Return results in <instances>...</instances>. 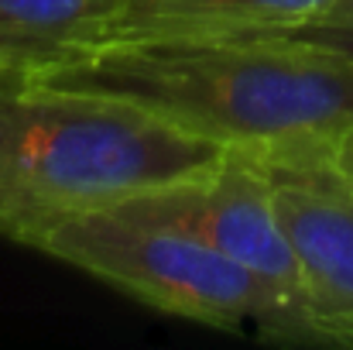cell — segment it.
Here are the masks:
<instances>
[{
	"label": "cell",
	"instance_id": "6da1fadb",
	"mask_svg": "<svg viewBox=\"0 0 353 350\" xmlns=\"http://www.w3.org/2000/svg\"><path fill=\"white\" fill-rule=\"evenodd\" d=\"M24 79L114 97L223 148L333 141L353 127V59L285 38H117Z\"/></svg>",
	"mask_w": 353,
	"mask_h": 350
},
{
	"label": "cell",
	"instance_id": "7a4b0ae2",
	"mask_svg": "<svg viewBox=\"0 0 353 350\" xmlns=\"http://www.w3.org/2000/svg\"><path fill=\"white\" fill-rule=\"evenodd\" d=\"M227 148L134 104L0 76V237L38 233L86 210L213 172Z\"/></svg>",
	"mask_w": 353,
	"mask_h": 350
},
{
	"label": "cell",
	"instance_id": "3957f363",
	"mask_svg": "<svg viewBox=\"0 0 353 350\" xmlns=\"http://www.w3.org/2000/svg\"><path fill=\"white\" fill-rule=\"evenodd\" d=\"M130 299L216 330H240L254 320L268 337L288 340L299 309L257 271L213 244L172 224L148 220L127 206L86 210L38 233L31 244Z\"/></svg>",
	"mask_w": 353,
	"mask_h": 350
},
{
	"label": "cell",
	"instance_id": "277c9868",
	"mask_svg": "<svg viewBox=\"0 0 353 350\" xmlns=\"http://www.w3.org/2000/svg\"><path fill=\"white\" fill-rule=\"evenodd\" d=\"M268 175L274 213L299 264L309 327L353 316V179L336 165L330 141H288L247 148Z\"/></svg>",
	"mask_w": 353,
	"mask_h": 350
},
{
	"label": "cell",
	"instance_id": "5b68a950",
	"mask_svg": "<svg viewBox=\"0 0 353 350\" xmlns=\"http://www.w3.org/2000/svg\"><path fill=\"white\" fill-rule=\"evenodd\" d=\"M120 206L148 220L196 233L216 251H223L227 257L240 261L243 268L257 271L295 302L299 309L295 330L302 327L305 295H302L299 264L288 247V237L281 231V220L274 213L268 175L247 148H227L223 162L213 172L134 196Z\"/></svg>",
	"mask_w": 353,
	"mask_h": 350
},
{
	"label": "cell",
	"instance_id": "8992f818",
	"mask_svg": "<svg viewBox=\"0 0 353 350\" xmlns=\"http://www.w3.org/2000/svg\"><path fill=\"white\" fill-rule=\"evenodd\" d=\"M333 0H120L117 38H230L309 21Z\"/></svg>",
	"mask_w": 353,
	"mask_h": 350
},
{
	"label": "cell",
	"instance_id": "52a82bcc",
	"mask_svg": "<svg viewBox=\"0 0 353 350\" xmlns=\"http://www.w3.org/2000/svg\"><path fill=\"white\" fill-rule=\"evenodd\" d=\"M120 0H0V55L21 72L110 41Z\"/></svg>",
	"mask_w": 353,
	"mask_h": 350
},
{
	"label": "cell",
	"instance_id": "ba28073f",
	"mask_svg": "<svg viewBox=\"0 0 353 350\" xmlns=\"http://www.w3.org/2000/svg\"><path fill=\"white\" fill-rule=\"evenodd\" d=\"M261 38H285V41H302L316 45L326 52H340L353 59V0H333L309 21L278 28V31H254Z\"/></svg>",
	"mask_w": 353,
	"mask_h": 350
},
{
	"label": "cell",
	"instance_id": "9c48e42d",
	"mask_svg": "<svg viewBox=\"0 0 353 350\" xmlns=\"http://www.w3.org/2000/svg\"><path fill=\"white\" fill-rule=\"evenodd\" d=\"M302 344H333V347H353V316L350 320H330L309 327Z\"/></svg>",
	"mask_w": 353,
	"mask_h": 350
},
{
	"label": "cell",
	"instance_id": "30bf717a",
	"mask_svg": "<svg viewBox=\"0 0 353 350\" xmlns=\"http://www.w3.org/2000/svg\"><path fill=\"white\" fill-rule=\"evenodd\" d=\"M330 151H333L336 165H340V168L353 179V127H347L340 137H333V141H330Z\"/></svg>",
	"mask_w": 353,
	"mask_h": 350
},
{
	"label": "cell",
	"instance_id": "8fae6325",
	"mask_svg": "<svg viewBox=\"0 0 353 350\" xmlns=\"http://www.w3.org/2000/svg\"><path fill=\"white\" fill-rule=\"evenodd\" d=\"M7 72H17V66H14V62H7V59L0 55V76H7Z\"/></svg>",
	"mask_w": 353,
	"mask_h": 350
}]
</instances>
